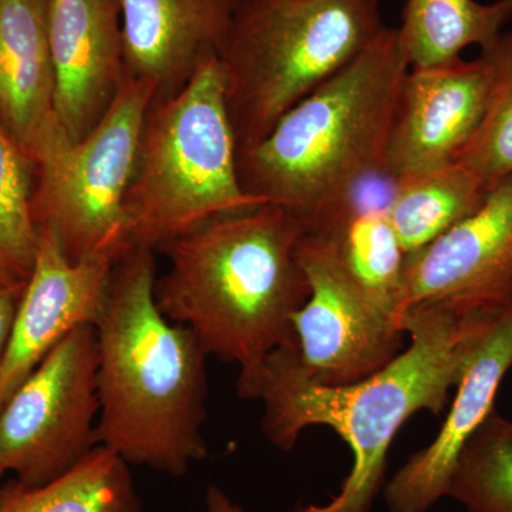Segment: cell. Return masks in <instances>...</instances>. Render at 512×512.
<instances>
[{"instance_id": "e0dca14e", "label": "cell", "mask_w": 512, "mask_h": 512, "mask_svg": "<svg viewBox=\"0 0 512 512\" xmlns=\"http://www.w3.org/2000/svg\"><path fill=\"white\" fill-rule=\"evenodd\" d=\"M511 20L512 0H406L397 32L410 67H434L490 46Z\"/></svg>"}, {"instance_id": "9c48e42d", "label": "cell", "mask_w": 512, "mask_h": 512, "mask_svg": "<svg viewBox=\"0 0 512 512\" xmlns=\"http://www.w3.org/2000/svg\"><path fill=\"white\" fill-rule=\"evenodd\" d=\"M296 259L308 301L293 316L295 355L313 382L348 386L375 375L403 350L404 330L353 285L326 242L306 232Z\"/></svg>"}, {"instance_id": "8992f818", "label": "cell", "mask_w": 512, "mask_h": 512, "mask_svg": "<svg viewBox=\"0 0 512 512\" xmlns=\"http://www.w3.org/2000/svg\"><path fill=\"white\" fill-rule=\"evenodd\" d=\"M380 0H239L220 57L238 151L383 32Z\"/></svg>"}, {"instance_id": "6da1fadb", "label": "cell", "mask_w": 512, "mask_h": 512, "mask_svg": "<svg viewBox=\"0 0 512 512\" xmlns=\"http://www.w3.org/2000/svg\"><path fill=\"white\" fill-rule=\"evenodd\" d=\"M503 311L457 313L414 308L402 328L412 342L389 365L348 386H323L303 373L295 348L276 349L239 373L238 394L264 404L262 431L279 450L295 447L303 430L326 426L348 444L353 464L328 504H299L295 512H370L386 484L387 454L413 414L446 412L453 387L485 333Z\"/></svg>"}, {"instance_id": "52a82bcc", "label": "cell", "mask_w": 512, "mask_h": 512, "mask_svg": "<svg viewBox=\"0 0 512 512\" xmlns=\"http://www.w3.org/2000/svg\"><path fill=\"white\" fill-rule=\"evenodd\" d=\"M157 90L146 80L124 76L116 99L83 140L72 141L55 114L30 148L39 173L33 195L36 228L50 229L72 262L131 251L126 198L141 133Z\"/></svg>"}, {"instance_id": "7c38bea8", "label": "cell", "mask_w": 512, "mask_h": 512, "mask_svg": "<svg viewBox=\"0 0 512 512\" xmlns=\"http://www.w3.org/2000/svg\"><path fill=\"white\" fill-rule=\"evenodd\" d=\"M32 274L20 298L0 366V409L72 330L97 325L116 262H72L50 229L40 228Z\"/></svg>"}, {"instance_id": "484cf974", "label": "cell", "mask_w": 512, "mask_h": 512, "mask_svg": "<svg viewBox=\"0 0 512 512\" xmlns=\"http://www.w3.org/2000/svg\"><path fill=\"white\" fill-rule=\"evenodd\" d=\"M3 474H5V471L0 470V478H2V477H3Z\"/></svg>"}, {"instance_id": "8fae6325", "label": "cell", "mask_w": 512, "mask_h": 512, "mask_svg": "<svg viewBox=\"0 0 512 512\" xmlns=\"http://www.w3.org/2000/svg\"><path fill=\"white\" fill-rule=\"evenodd\" d=\"M494 69L485 53L474 60L410 67L404 77L384 153L394 180L456 163L483 123Z\"/></svg>"}, {"instance_id": "ac0fdd59", "label": "cell", "mask_w": 512, "mask_h": 512, "mask_svg": "<svg viewBox=\"0 0 512 512\" xmlns=\"http://www.w3.org/2000/svg\"><path fill=\"white\" fill-rule=\"evenodd\" d=\"M0 512H143L126 461L96 446L62 477L39 487H0Z\"/></svg>"}, {"instance_id": "44dd1931", "label": "cell", "mask_w": 512, "mask_h": 512, "mask_svg": "<svg viewBox=\"0 0 512 512\" xmlns=\"http://www.w3.org/2000/svg\"><path fill=\"white\" fill-rule=\"evenodd\" d=\"M33 161L0 117V266L28 282L39 244L33 217Z\"/></svg>"}, {"instance_id": "7a4b0ae2", "label": "cell", "mask_w": 512, "mask_h": 512, "mask_svg": "<svg viewBox=\"0 0 512 512\" xmlns=\"http://www.w3.org/2000/svg\"><path fill=\"white\" fill-rule=\"evenodd\" d=\"M156 281L151 249L133 248L114 266L96 325V441L128 466L183 477L208 456V356L190 328L160 311Z\"/></svg>"}, {"instance_id": "d4e9b609", "label": "cell", "mask_w": 512, "mask_h": 512, "mask_svg": "<svg viewBox=\"0 0 512 512\" xmlns=\"http://www.w3.org/2000/svg\"><path fill=\"white\" fill-rule=\"evenodd\" d=\"M9 282H22L19 279L13 278L12 275L8 274L5 269L0 266V285L9 284Z\"/></svg>"}, {"instance_id": "5b68a950", "label": "cell", "mask_w": 512, "mask_h": 512, "mask_svg": "<svg viewBox=\"0 0 512 512\" xmlns=\"http://www.w3.org/2000/svg\"><path fill=\"white\" fill-rule=\"evenodd\" d=\"M266 204L249 194L238 171V143L220 55L151 103L126 198L133 248L165 244L220 215Z\"/></svg>"}, {"instance_id": "7402d4cb", "label": "cell", "mask_w": 512, "mask_h": 512, "mask_svg": "<svg viewBox=\"0 0 512 512\" xmlns=\"http://www.w3.org/2000/svg\"><path fill=\"white\" fill-rule=\"evenodd\" d=\"M481 52L493 64V92L483 123L457 161L491 190L512 174V32H504Z\"/></svg>"}, {"instance_id": "277c9868", "label": "cell", "mask_w": 512, "mask_h": 512, "mask_svg": "<svg viewBox=\"0 0 512 512\" xmlns=\"http://www.w3.org/2000/svg\"><path fill=\"white\" fill-rule=\"evenodd\" d=\"M409 70L399 32L384 28L345 69L286 111L266 137L238 151L245 190L308 224L359 181L384 171Z\"/></svg>"}, {"instance_id": "5bb4252c", "label": "cell", "mask_w": 512, "mask_h": 512, "mask_svg": "<svg viewBox=\"0 0 512 512\" xmlns=\"http://www.w3.org/2000/svg\"><path fill=\"white\" fill-rule=\"evenodd\" d=\"M512 367V306L505 309L471 357L436 439L417 451L383 488L389 512H430L448 497L464 447L494 412L495 396Z\"/></svg>"}, {"instance_id": "d6986e66", "label": "cell", "mask_w": 512, "mask_h": 512, "mask_svg": "<svg viewBox=\"0 0 512 512\" xmlns=\"http://www.w3.org/2000/svg\"><path fill=\"white\" fill-rule=\"evenodd\" d=\"M488 192L460 161L397 181L389 217L406 255L426 248L474 214Z\"/></svg>"}, {"instance_id": "603a6c76", "label": "cell", "mask_w": 512, "mask_h": 512, "mask_svg": "<svg viewBox=\"0 0 512 512\" xmlns=\"http://www.w3.org/2000/svg\"><path fill=\"white\" fill-rule=\"evenodd\" d=\"M25 286L26 282H9V284L0 285V366L5 359L10 330H12Z\"/></svg>"}, {"instance_id": "4316f807", "label": "cell", "mask_w": 512, "mask_h": 512, "mask_svg": "<svg viewBox=\"0 0 512 512\" xmlns=\"http://www.w3.org/2000/svg\"><path fill=\"white\" fill-rule=\"evenodd\" d=\"M511 305H512V295H511Z\"/></svg>"}, {"instance_id": "2e32d148", "label": "cell", "mask_w": 512, "mask_h": 512, "mask_svg": "<svg viewBox=\"0 0 512 512\" xmlns=\"http://www.w3.org/2000/svg\"><path fill=\"white\" fill-rule=\"evenodd\" d=\"M53 97L49 0H0V117L28 154Z\"/></svg>"}, {"instance_id": "cb8c5ba5", "label": "cell", "mask_w": 512, "mask_h": 512, "mask_svg": "<svg viewBox=\"0 0 512 512\" xmlns=\"http://www.w3.org/2000/svg\"><path fill=\"white\" fill-rule=\"evenodd\" d=\"M205 512H248L234 503L218 485H210L205 495Z\"/></svg>"}, {"instance_id": "30bf717a", "label": "cell", "mask_w": 512, "mask_h": 512, "mask_svg": "<svg viewBox=\"0 0 512 512\" xmlns=\"http://www.w3.org/2000/svg\"><path fill=\"white\" fill-rule=\"evenodd\" d=\"M512 295V174L481 207L426 248L407 256L403 313L439 308L457 313L503 311Z\"/></svg>"}, {"instance_id": "4fadbf2b", "label": "cell", "mask_w": 512, "mask_h": 512, "mask_svg": "<svg viewBox=\"0 0 512 512\" xmlns=\"http://www.w3.org/2000/svg\"><path fill=\"white\" fill-rule=\"evenodd\" d=\"M49 37L53 111L70 140L80 141L103 119L126 76L120 0H49Z\"/></svg>"}, {"instance_id": "9a60e30c", "label": "cell", "mask_w": 512, "mask_h": 512, "mask_svg": "<svg viewBox=\"0 0 512 512\" xmlns=\"http://www.w3.org/2000/svg\"><path fill=\"white\" fill-rule=\"evenodd\" d=\"M239 0H120L124 66L157 97L177 93L220 55Z\"/></svg>"}, {"instance_id": "3957f363", "label": "cell", "mask_w": 512, "mask_h": 512, "mask_svg": "<svg viewBox=\"0 0 512 512\" xmlns=\"http://www.w3.org/2000/svg\"><path fill=\"white\" fill-rule=\"evenodd\" d=\"M303 218L261 204L204 222L165 244L170 269L154 296L207 353L249 372L276 349L295 348L293 316L311 286L296 259Z\"/></svg>"}, {"instance_id": "ba28073f", "label": "cell", "mask_w": 512, "mask_h": 512, "mask_svg": "<svg viewBox=\"0 0 512 512\" xmlns=\"http://www.w3.org/2000/svg\"><path fill=\"white\" fill-rule=\"evenodd\" d=\"M97 369L96 326L72 330L0 409V470L39 487L97 446Z\"/></svg>"}, {"instance_id": "ffe728a7", "label": "cell", "mask_w": 512, "mask_h": 512, "mask_svg": "<svg viewBox=\"0 0 512 512\" xmlns=\"http://www.w3.org/2000/svg\"><path fill=\"white\" fill-rule=\"evenodd\" d=\"M448 497L466 512H512V421L490 414L458 458Z\"/></svg>"}]
</instances>
